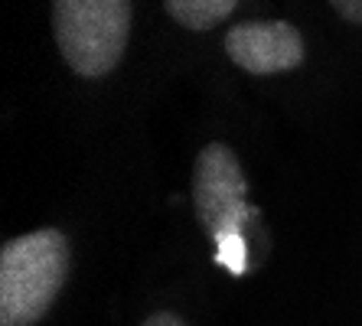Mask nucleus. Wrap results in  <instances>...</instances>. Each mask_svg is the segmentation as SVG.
<instances>
[{
  "instance_id": "1",
  "label": "nucleus",
  "mask_w": 362,
  "mask_h": 326,
  "mask_svg": "<svg viewBox=\"0 0 362 326\" xmlns=\"http://www.w3.org/2000/svg\"><path fill=\"white\" fill-rule=\"evenodd\" d=\"M72 251L59 228H36L0 248V326H33L59 297Z\"/></svg>"
},
{
  "instance_id": "2",
  "label": "nucleus",
  "mask_w": 362,
  "mask_h": 326,
  "mask_svg": "<svg viewBox=\"0 0 362 326\" xmlns=\"http://www.w3.org/2000/svg\"><path fill=\"white\" fill-rule=\"evenodd\" d=\"M52 30L72 72L108 76L131 33V0H52Z\"/></svg>"
},
{
  "instance_id": "3",
  "label": "nucleus",
  "mask_w": 362,
  "mask_h": 326,
  "mask_svg": "<svg viewBox=\"0 0 362 326\" xmlns=\"http://www.w3.org/2000/svg\"><path fill=\"white\" fill-rule=\"evenodd\" d=\"M248 183L228 144H206L193 167V206L199 226L212 235H242L248 212Z\"/></svg>"
},
{
  "instance_id": "4",
  "label": "nucleus",
  "mask_w": 362,
  "mask_h": 326,
  "mask_svg": "<svg viewBox=\"0 0 362 326\" xmlns=\"http://www.w3.org/2000/svg\"><path fill=\"white\" fill-rule=\"evenodd\" d=\"M228 59L252 76H278L303 62V40L284 20H248L228 30Z\"/></svg>"
},
{
  "instance_id": "5",
  "label": "nucleus",
  "mask_w": 362,
  "mask_h": 326,
  "mask_svg": "<svg viewBox=\"0 0 362 326\" xmlns=\"http://www.w3.org/2000/svg\"><path fill=\"white\" fill-rule=\"evenodd\" d=\"M167 13L186 30H212L238 7V0H163Z\"/></svg>"
},
{
  "instance_id": "6",
  "label": "nucleus",
  "mask_w": 362,
  "mask_h": 326,
  "mask_svg": "<svg viewBox=\"0 0 362 326\" xmlns=\"http://www.w3.org/2000/svg\"><path fill=\"white\" fill-rule=\"evenodd\" d=\"M216 245H219L216 261H219L222 268L232 271V274H242L245 271V238L242 235H222V238H216Z\"/></svg>"
},
{
  "instance_id": "7",
  "label": "nucleus",
  "mask_w": 362,
  "mask_h": 326,
  "mask_svg": "<svg viewBox=\"0 0 362 326\" xmlns=\"http://www.w3.org/2000/svg\"><path fill=\"white\" fill-rule=\"evenodd\" d=\"M329 4H333V10H337L343 20L362 23V0H329Z\"/></svg>"
},
{
  "instance_id": "8",
  "label": "nucleus",
  "mask_w": 362,
  "mask_h": 326,
  "mask_svg": "<svg viewBox=\"0 0 362 326\" xmlns=\"http://www.w3.org/2000/svg\"><path fill=\"white\" fill-rule=\"evenodd\" d=\"M141 326H186V323L177 313H153V317H147Z\"/></svg>"
}]
</instances>
